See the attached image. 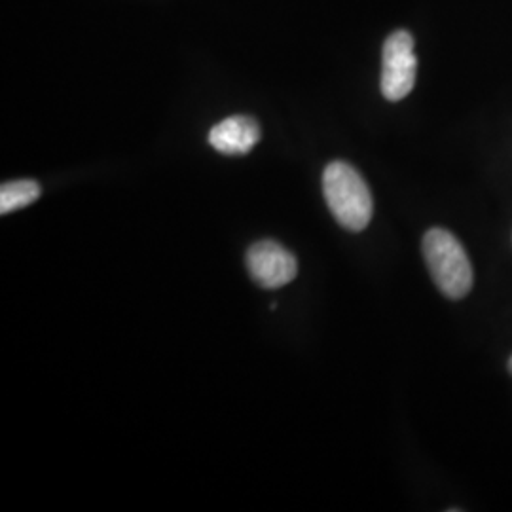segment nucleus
<instances>
[{
	"label": "nucleus",
	"instance_id": "nucleus-7",
	"mask_svg": "<svg viewBox=\"0 0 512 512\" xmlns=\"http://www.w3.org/2000/svg\"><path fill=\"white\" fill-rule=\"evenodd\" d=\"M509 372H511V374H512V357H511V361H509Z\"/></svg>",
	"mask_w": 512,
	"mask_h": 512
},
{
	"label": "nucleus",
	"instance_id": "nucleus-1",
	"mask_svg": "<svg viewBox=\"0 0 512 512\" xmlns=\"http://www.w3.org/2000/svg\"><path fill=\"white\" fill-rule=\"evenodd\" d=\"M323 194L334 219L349 232H361L374 211L372 194L361 173L346 162H332L323 173Z\"/></svg>",
	"mask_w": 512,
	"mask_h": 512
},
{
	"label": "nucleus",
	"instance_id": "nucleus-2",
	"mask_svg": "<svg viewBox=\"0 0 512 512\" xmlns=\"http://www.w3.org/2000/svg\"><path fill=\"white\" fill-rule=\"evenodd\" d=\"M423 258L435 285L446 298L459 300L471 293L473 268L458 238L442 228H433L423 238Z\"/></svg>",
	"mask_w": 512,
	"mask_h": 512
},
{
	"label": "nucleus",
	"instance_id": "nucleus-3",
	"mask_svg": "<svg viewBox=\"0 0 512 512\" xmlns=\"http://www.w3.org/2000/svg\"><path fill=\"white\" fill-rule=\"evenodd\" d=\"M418 74V57L414 38L408 31H395L385 40L382 55V93L387 101H403L414 90Z\"/></svg>",
	"mask_w": 512,
	"mask_h": 512
},
{
	"label": "nucleus",
	"instance_id": "nucleus-5",
	"mask_svg": "<svg viewBox=\"0 0 512 512\" xmlns=\"http://www.w3.org/2000/svg\"><path fill=\"white\" fill-rule=\"evenodd\" d=\"M260 126L251 116H230L209 131V145L226 156H243L255 148Z\"/></svg>",
	"mask_w": 512,
	"mask_h": 512
},
{
	"label": "nucleus",
	"instance_id": "nucleus-6",
	"mask_svg": "<svg viewBox=\"0 0 512 512\" xmlns=\"http://www.w3.org/2000/svg\"><path fill=\"white\" fill-rule=\"evenodd\" d=\"M40 194H42V190H40V184L37 181L23 179V181L2 184V188H0V213L8 215V213L19 211V209L37 202Z\"/></svg>",
	"mask_w": 512,
	"mask_h": 512
},
{
	"label": "nucleus",
	"instance_id": "nucleus-4",
	"mask_svg": "<svg viewBox=\"0 0 512 512\" xmlns=\"http://www.w3.org/2000/svg\"><path fill=\"white\" fill-rule=\"evenodd\" d=\"M247 270L256 285L275 291L289 285L296 277L298 260L283 245L264 239L247 251Z\"/></svg>",
	"mask_w": 512,
	"mask_h": 512
}]
</instances>
